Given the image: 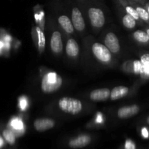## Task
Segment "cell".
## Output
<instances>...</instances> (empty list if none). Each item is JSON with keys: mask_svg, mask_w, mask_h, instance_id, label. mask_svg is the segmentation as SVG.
I'll use <instances>...</instances> for the list:
<instances>
[{"mask_svg": "<svg viewBox=\"0 0 149 149\" xmlns=\"http://www.w3.org/2000/svg\"><path fill=\"white\" fill-rule=\"evenodd\" d=\"M63 84L62 77L55 72L47 73L42 77L41 89L46 94L53 93L58 91Z\"/></svg>", "mask_w": 149, "mask_h": 149, "instance_id": "obj_1", "label": "cell"}, {"mask_svg": "<svg viewBox=\"0 0 149 149\" xmlns=\"http://www.w3.org/2000/svg\"><path fill=\"white\" fill-rule=\"evenodd\" d=\"M60 109L67 113L75 115L80 113L82 109V103L78 99L64 97L58 101Z\"/></svg>", "mask_w": 149, "mask_h": 149, "instance_id": "obj_2", "label": "cell"}, {"mask_svg": "<svg viewBox=\"0 0 149 149\" xmlns=\"http://www.w3.org/2000/svg\"><path fill=\"white\" fill-rule=\"evenodd\" d=\"M92 51L96 58L103 63H109L111 61V52L103 44L94 43L92 46Z\"/></svg>", "mask_w": 149, "mask_h": 149, "instance_id": "obj_3", "label": "cell"}, {"mask_svg": "<svg viewBox=\"0 0 149 149\" xmlns=\"http://www.w3.org/2000/svg\"><path fill=\"white\" fill-rule=\"evenodd\" d=\"M88 15L90 23L93 27L102 28L105 24L104 13L100 9L96 7H91L88 10Z\"/></svg>", "mask_w": 149, "mask_h": 149, "instance_id": "obj_4", "label": "cell"}, {"mask_svg": "<svg viewBox=\"0 0 149 149\" xmlns=\"http://www.w3.org/2000/svg\"><path fill=\"white\" fill-rule=\"evenodd\" d=\"M104 44L113 53H117L120 50V45L116 34L112 32L107 33L104 39Z\"/></svg>", "mask_w": 149, "mask_h": 149, "instance_id": "obj_5", "label": "cell"}, {"mask_svg": "<svg viewBox=\"0 0 149 149\" xmlns=\"http://www.w3.org/2000/svg\"><path fill=\"white\" fill-rule=\"evenodd\" d=\"M72 23L76 30L78 31H82L85 29V22L83 18L81 11L77 7H74L71 13Z\"/></svg>", "mask_w": 149, "mask_h": 149, "instance_id": "obj_6", "label": "cell"}, {"mask_svg": "<svg viewBox=\"0 0 149 149\" xmlns=\"http://www.w3.org/2000/svg\"><path fill=\"white\" fill-rule=\"evenodd\" d=\"M55 125V122L53 119L49 118H40L35 121L33 127L38 132H44L53 128Z\"/></svg>", "mask_w": 149, "mask_h": 149, "instance_id": "obj_7", "label": "cell"}, {"mask_svg": "<svg viewBox=\"0 0 149 149\" xmlns=\"http://www.w3.org/2000/svg\"><path fill=\"white\" fill-rule=\"evenodd\" d=\"M140 107L138 105H131L128 106H124L118 110V117L120 119H127L135 116L139 112Z\"/></svg>", "mask_w": 149, "mask_h": 149, "instance_id": "obj_8", "label": "cell"}, {"mask_svg": "<svg viewBox=\"0 0 149 149\" xmlns=\"http://www.w3.org/2000/svg\"><path fill=\"white\" fill-rule=\"evenodd\" d=\"M91 142V137L87 135H81L71 140L68 146L71 148H81L87 146Z\"/></svg>", "mask_w": 149, "mask_h": 149, "instance_id": "obj_9", "label": "cell"}, {"mask_svg": "<svg viewBox=\"0 0 149 149\" xmlns=\"http://www.w3.org/2000/svg\"><path fill=\"white\" fill-rule=\"evenodd\" d=\"M63 45L61 34L59 31H54L51 36L50 48L55 53H60L62 52Z\"/></svg>", "mask_w": 149, "mask_h": 149, "instance_id": "obj_10", "label": "cell"}, {"mask_svg": "<svg viewBox=\"0 0 149 149\" xmlns=\"http://www.w3.org/2000/svg\"><path fill=\"white\" fill-rule=\"evenodd\" d=\"M111 91L108 88L97 89L93 90L90 94V97L91 100L95 101H103L106 100L110 97Z\"/></svg>", "mask_w": 149, "mask_h": 149, "instance_id": "obj_11", "label": "cell"}, {"mask_svg": "<svg viewBox=\"0 0 149 149\" xmlns=\"http://www.w3.org/2000/svg\"><path fill=\"white\" fill-rule=\"evenodd\" d=\"M67 55L71 58L77 57L79 52V47L77 41L74 39H69L67 42L66 47H65Z\"/></svg>", "mask_w": 149, "mask_h": 149, "instance_id": "obj_12", "label": "cell"}, {"mask_svg": "<svg viewBox=\"0 0 149 149\" xmlns=\"http://www.w3.org/2000/svg\"><path fill=\"white\" fill-rule=\"evenodd\" d=\"M128 92H129V89H128V87H125V86H118V87H114L111 91V100H118V99L122 98L125 95L127 94Z\"/></svg>", "mask_w": 149, "mask_h": 149, "instance_id": "obj_13", "label": "cell"}, {"mask_svg": "<svg viewBox=\"0 0 149 149\" xmlns=\"http://www.w3.org/2000/svg\"><path fill=\"white\" fill-rule=\"evenodd\" d=\"M58 22L61 27L68 33H72L74 32V27L72 22L66 15H61L58 18Z\"/></svg>", "mask_w": 149, "mask_h": 149, "instance_id": "obj_14", "label": "cell"}, {"mask_svg": "<svg viewBox=\"0 0 149 149\" xmlns=\"http://www.w3.org/2000/svg\"><path fill=\"white\" fill-rule=\"evenodd\" d=\"M133 37L137 42L141 43H148L149 42V36L147 32H145L142 30H137L134 32Z\"/></svg>", "mask_w": 149, "mask_h": 149, "instance_id": "obj_15", "label": "cell"}, {"mask_svg": "<svg viewBox=\"0 0 149 149\" xmlns=\"http://www.w3.org/2000/svg\"><path fill=\"white\" fill-rule=\"evenodd\" d=\"M141 71L147 77H149V53H145L141 56Z\"/></svg>", "mask_w": 149, "mask_h": 149, "instance_id": "obj_16", "label": "cell"}, {"mask_svg": "<svg viewBox=\"0 0 149 149\" xmlns=\"http://www.w3.org/2000/svg\"><path fill=\"white\" fill-rule=\"evenodd\" d=\"M36 31H37L38 35V47H39V51L40 53H42L44 51L46 45V39L44 34L43 31L39 29V27L36 28Z\"/></svg>", "mask_w": 149, "mask_h": 149, "instance_id": "obj_17", "label": "cell"}, {"mask_svg": "<svg viewBox=\"0 0 149 149\" xmlns=\"http://www.w3.org/2000/svg\"><path fill=\"white\" fill-rule=\"evenodd\" d=\"M135 19L133 17L130 15L129 14H127L124 16L123 19H122V23L123 25L126 28L130 29H134L136 26V21H135Z\"/></svg>", "mask_w": 149, "mask_h": 149, "instance_id": "obj_18", "label": "cell"}, {"mask_svg": "<svg viewBox=\"0 0 149 149\" xmlns=\"http://www.w3.org/2000/svg\"><path fill=\"white\" fill-rule=\"evenodd\" d=\"M2 135L4 140L9 144H10V145L15 144V134L11 130H10L8 129L4 130V131L2 132Z\"/></svg>", "mask_w": 149, "mask_h": 149, "instance_id": "obj_19", "label": "cell"}, {"mask_svg": "<svg viewBox=\"0 0 149 149\" xmlns=\"http://www.w3.org/2000/svg\"><path fill=\"white\" fill-rule=\"evenodd\" d=\"M135 9H136L137 12H138V15H139L140 18H141L144 21H149V14L146 9L141 7V6H137Z\"/></svg>", "mask_w": 149, "mask_h": 149, "instance_id": "obj_20", "label": "cell"}, {"mask_svg": "<svg viewBox=\"0 0 149 149\" xmlns=\"http://www.w3.org/2000/svg\"><path fill=\"white\" fill-rule=\"evenodd\" d=\"M125 10H126L127 14L130 15L132 16V17H133L135 20H139V15H138L136 9L134 8L133 7L130 5H127L126 7H125Z\"/></svg>", "mask_w": 149, "mask_h": 149, "instance_id": "obj_21", "label": "cell"}, {"mask_svg": "<svg viewBox=\"0 0 149 149\" xmlns=\"http://www.w3.org/2000/svg\"><path fill=\"white\" fill-rule=\"evenodd\" d=\"M11 126L16 130H21L23 128V123L18 118H15L12 120Z\"/></svg>", "mask_w": 149, "mask_h": 149, "instance_id": "obj_22", "label": "cell"}, {"mask_svg": "<svg viewBox=\"0 0 149 149\" xmlns=\"http://www.w3.org/2000/svg\"><path fill=\"white\" fill-rule=\"evenodd\" d=\"M125 149H136L135 144L132 140H127L125 142Z\"/></svg>", "mask_w": 149, "mask_h": 149, "instance_id": "obj_23", "label": "cell"}, {"mask_svg": "<svg viewBox=\"0 0 149 149\" xmlns=\"http://www.w3.org/2000/svg\"><path fill=\"white\" fill-rule=\"evenodd\" d=\"M27 106H28L27 100H26V98H24V97H22V98H20V108H21L22 110H25V109H26V108L27 107Z\"/></svg>", "mask_w": 149, "mask_h": 149, "instance_id": "obj_24", "label": "cell"}, {"mask_svg": "<svg viewBox=\"0 0 149 149\" xmlns=\"http://www.w3.org/2000/svg\"><path fill=\"white\" fill-rule=\"evenodd\" d=\"M141 134H142L143 137L144 138H146V139L149 138V131L146 127L143 128L142 130H141Z\"/></svg>", "mask_w": 149, "mask_h": 149, "instance_id": "obj_25", "label": "cell"}, {"mask_svg": "<svg viewBox=\"0 0 149 149\" xmlns=\"http://www.w3.org/2000/svg\"><path fill=\"white\" fill-rule=\"evenodd\" d=\"M3 146V141L1 138H0V147H1Z\"/></svg>", "mask_w": 149, "mask_h": 149, "instance_id": "obj_26", "label": "cell"}, {"mask_svg": "<svg viewBox=\"0 0 149 149\" xmlns=\"http://www.w3.org/2000/svg\"><path fill=\"white\" fill-rule=\"evenodd\" d=\"M147 11H148V14H149V3L148 4H147Z\"/></svg>", "mask_w": 149, "mask_h": 149, "instance_id": "obj_27", "label": "cell"}, {"mask_svg": "<svg viewBox=\"0 0 149 149\" xmlns=\"http://www.w3.org/2000/svg\"><path fill=\"white\" fill-rule=\"evenodd\" d=\"M146 123L149 125V116H148V118H147V119H146Z\"/></svg>", "mask_w": 149, "mask_h": 149, "instance_id": "obj_28", "label": "cell"}, {"mask_svg": "<svg viewBox=\"0 0 149 149\" xmlns=\"http://www.w3.org/2000/svg\"><path fill=\"white\" fill-rule=\"evenodd\" d=\"M146 32H147V33H148V36H149V29H147Z\"/></svg>", "mask_w": 149, "mask_h": 149, "instance_id": "obj_29", "label": "cell"}, {"mask_svg": "<svg viewBox=\"0 0 149 149\" xmlns=\"http://www.w3.org/2000/svg\"><path fill=\"white\" fill-rule=\"evenodd\" d=\"M136 1H141V0H136Z\"/></svg>", "mask_w": 149, "mask_h": 149, "instance_id": "obj_30", "label": "cell"}]
</instances>
